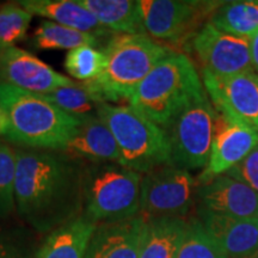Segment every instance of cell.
Here are the masks:
<instances>
[{
	"mask_svg": "<svg viewBox=\"0 0 258 258\" xmlns=\"http://www.w3.org/2000/svg\"><path fill=\"white\" fill-rule=\"evenodd\" d=\"M16 157V211L32 230L48 234L83 214L82 161L59 151L24 147Z\"/></svg>",
	"mask_w": 258,
	"mask_h": 258,
	"instance_id": "cell-1",
	"label": "cell"
},
{
	"mask_svg": "<svg viewBox=\"0 0 258 258\" xmlns=\"http://www.w3.org/2000/svg\"><path fill=\"white\" fill-rule=\"evenodd\" d=\"M0 108L9 120L6 140L21 147L63 152L82 121L43 95L0 84Z\"/></svg>",
	"mask_w": 258,
	"mask_h": 258,
	"instance_id": "cell-2",
	"label": "cell"
},
{
	"mask_svg": "<svg viewBox=\"0 0 258 258\" xmlns=\"http://www.w3.org/2000/svg\"><path fill=\"white\" fill-rule=\"evenodd\" d=\"M207 96L202 79L188 55L165 57L138 85L129 105L166 129L186 106Z\"/></svg>",
	"mask_w": 258,
	"mask_h": 258,
	"instance_id": "cell-3",
	"label": "cell"
},
{
	"mask_svg": "<svg viewBox=\"0 0 258 258\" xmlns=\"http://www.w3.org/2000/svg\"><path fill=\"white\" fill-rule=\"evenodd\" d=\"M108 64L99 78L85 83L99 103L132 98L135 89L165 57L177 53L148 35L115 34L102 49Z\"/></svg>",
	"mask_w": 258,
	"mask_h": 258,
	"instance_id": "cell-4",
	"label": "cell"
},
{
	"mask_svg": "<svg viewBox=\"0 0 258 258\" xmlns=\"http://www.w3.org/2000/svg\"><path fill=\"white\" fill-rule=\"evenodd\" d=\"M99 118L108 125L118 145L121 165L147 173L171 161L165 129L148 120L131 105L99 103Z\"/></svg>",
	"mask_w": 258,
	"mask_h": 258,
	"instance_id": "cell-5",
	"label": "cell"
},
{
	"mask_svg": "<svg viewBox=\"0 0 258 258\" xmlns=\"http://www.w3.org/2000/svg\"><path fill=\"white\" fill-rule=\"evenodd\" d=\"M143 175L115 163H90L84 170V214L96 224L141 214Z\"/></svg>",
	"mask_w": 258,
	"mask_h": 258,
	"instance_id": "cell-6",
	"label": "cell"
},
{
	"mask_svg": "<svg viewBox=\"0 0 258 258\" xmlns=\"http://www.w3.org/2000/svg\"><path fill=\"white\" fill-rule=\"evenodd\" d=\"M218 112L208 95L183 110L165 129L171 147V165L186 171L208 164Z\"/></svg>",
	"mask_w": 258,
	"mask_h": 258,
	"instance_id": "cell-7",
	"label": "cell"
},
{
	"mask_svg": "<svg viewBox=\"0 0 258 258\" xmlns=\"http://www.w3.org/2000/svg\"><path fill=\"white\" fill-rule=\"evenodd\" d=\"M224 2L199 0H139L145 29L153 40L188 43Z\"/></svg>",
	"mask_w": 258,
	"mask_h": 258,
	"instance_id": "cell-8",
	"label": "cell"
},
{
	"mask_svg": "<svg viewBox=\"0 0 258 258\" xmlns=\"http://www.w3.org/2000/svg\"><path fill=\"white\" fill-rule=\"evenodd\" d=\"M199 180L189 171L171 164L145 173L141 182V215L184 218L195 202Z\"/></svg>",
	"mask_w": 258,
	"mask_h": 258,
	"instance_id": "cell-9",
	"label": "cell"
},
{
	"mask_svg": "<svg viewBox=\"0 0 258 258\" xmlns=\"http://www.w3.org/2000/svg\"><path fill=\"white\" fill-rule=\"evenodd\" d=\"M190 50L202 70L219 77L254 71L251 60L250 38L221 31L207 22L189 42Z\"/></svg>",
	"mask_w": 258,
	"mask_h": 258,
	"instance_id": "cell-10",
	"label": "cell"
},
{
	"mask_svg": "<svg viewBox=\"0 0 258 258\" xmlns=\"http://www.w3.org/2000/svg\"><path fill=\"white\" fill-rule=\"evenodd\" d=\"M201 71L203 86L218 114L244 122L258 132V74L251 71L219 77Z\"/></svg>",
	"mask_w": 258,
	"mask_h": 258,
	"instance_id": "cell-11",
	"label": "cell"
},
{
	"mask_svg": "<svg viewBox=\"0 0 258 258\" xmlns=\"http://www.w3.org/2000/svg\"><path fill=\"white\" fill-rule=\"evenodd\" d=\"M29 51L18 47L0 50V84L24 91L47 95L57 89L77 85Z\"/></svg>",
	"mask_w": 258,
	"mask_h": 258,
	"instance_id": "cell-12",
	"label": "cell"
},
{
	"mask_svg": "<svg viewBox=\"0 0 258 258\" xmlns=\"http://www.w3.org/2000/svg\"><path fill=\"white\" fill-rule=\"evenodd\" d=\"M258 145V132L244 122L218 114L207 166L199 176V184L225 175L241 163Z\"/></svg>",
	"mask_w": 258,
	"mask_h": 258,
	"instance_id": "cell-13",
	"label": "cell"
},
{
	"mask_svg": "<svg viewBox=\"0 0 258 258\" xmlns=\"http://www.w3.org/2000/svg\"><path fill=\"white\" fill-rule=\"evenodd\" d=\"M199 208L237 219H258V192L227 175L199 184Z\"/></svg>",
	"mask_w": 258,
	"mask_h": 258,
	"instance_id": "cell-14",
	"label": "cell"
},
{
	"mask_svg": "<svg viewBox=\"0 0 258 258\" xmlns=\"http://www.w3.org/2000/svg\"><path fill=\"white\" fill-rule=\"evenodd\" d=\"M199 220L227 258H247L258 250V219H237L198 208Z\"/></svg>",
	"mask_w": 258,
	"mask_h": 258,
	"instance_id": "cell-15",
	"label": "cell"
},
{
	"mask_svg": "<svg viewBox=\"0 0 258 258\" xmlns=\"http://www.w3.org/2000/svg\"><path fill=\"white\" fill-rule=\"evenodd\" d=\"M146 219L143 215L97 225L85 258H139Z\"/></svg>",
	"mask_w": 258,
	"mask_h": 258,
	"instance_id": "cell-16",
	"label": "cell"
},
{
	"mask_svg": "<svg viewBox=\"0 0 258 258\" xmlns=\"http://www.w3.org/2000/svg\"><path fill=\"white\" fill-rule=\"evenodd\" d=\"M18 4L32 16H40L47 21L98 38H110L115 35L103 27L91 12L74 0H22Z\"/></svg>",
	"mask_w": 258,
	"mask_h": 258,
	"instance_id": "cell-17",
	"label": "cell"
},
{
	"mask_svg": "<svg viewBox=\"0 0 258 258\" xmlns=\"http://www.w3.org/2000/svg\"><path fill=\"white\" fill-rule=\"evenodd\" d=\"M64 153L90 163L121 164V153L114 135L99 116L83 121Z\"/></svg>",
	"mask_w": 258,
	"mask_h": 258,
	"instance_id": "cell-18",
	"label": "cell"
},
{
	"mask_svg": "<svg viewBox=\"0 0 258 258\" xmlns=\"http://www.w3.org/2000/svg\"><path fill=\"white\" fill-rule=\"evenodd\" d=\"M97 225L85 214L47 234L35 258H85L86 249Z\"/></svg>",
	"mask_w": 258,
	"mask_h": 258,
	"instance_id": "cell-19",
	"label": "cell"
},
{
	"mask_svg": "<svg viewBox=\"0 0 258 258\" xmlns=\"http://www.w3.org/2000/svg\"><path fill=\"white\" fill-rule=\"evenodd\" d=\"M186 227L188 221L184 218L146 219L139 258H175Z\"/></svg>",
	"mask_w": 258,
	"mask_h": 258,
	"instance_id": "cell-20",
	"label": "cell"
},
{
	"mask_svg": "<svg viewBox=\"0 0 258 258\" xmlns=\"http://www.w3.org/2000/svg\"><path fill=\"white\" fill-rule=\"evenodd\" d=\"M114 34L147 35L138 2L133 0H77Z\"/></svg>",
	"mask_w": 258,
	"mask_h": 258,
	"instance_id": "cell-21",
	"label": "cell"
},
{
	"mask_svg": "<svg viewBox=\"0 0 258 258\" xmlns=\"http://www.w3.org/2000/svg\"><path fill=\"white\" fill-rule=\"evenodd\" d=\"M209 22L227 34L251 38L258 31V2L224 3Z\"/></svg>",
	"mask_w": 258,
	"mask_h": 258,
	"instance_id": "cell-22",
	"label": "cell"
},
{
	"mask_svg": "<svg viewBox=\"0 0 258 258\" xmlns=\"http://www.w3.org/2000/svg\"><path fill=\"white\" fill-rule=\"evenodd\" d=\"M101 43L98 37L74 29L63 27L50 21H42L35 29L32 44L37 49H69L82 46L97 48Z\"/></svg>",
	"mask_w": 258,
	"mask_h": 258,
	"instance_id": "cell-23",
	"label": "cell"
},
{
	"mask_svg": "<svg viewBox=\"0 0 258 258\" xmlns=\"http://www.w3.org/2000/svg\"><path fill=\"white\" fill-rule=\"evenodd\" d=\"M43 96L53 104L59 106L61 110L82 122L98 116L99 102L88 89L85 83L57 89Z\"/></svg>",
	"mask_w": 258,
	"mask_h": 258,
	"instance_id": "cell-24",
	"label": "cell"
},
{
	"mask_svg": "<svg viewBox=\"0 0 258 258\" xmlns=\"http://www.w3.org/2000/svg\"><path fill=\"white\" fill-rule=\"evenodd\" d=\"M64 70L79 83L92 82L106 70L108 59L102 49L82 46L69 50L64 57Z\"/></svg>",
	"mask_w": 258,
	"mask_h": 258,
	"instance_id": "cell-25",
	"label": "cell"
},
{
	"mask_svg": "<svg viewBox=\"0 0 258 258\" xmlns=\"http://www.w3.org/2000/svg\"><path fill=\"white\" fill-rule=\"evenodd\" d=\"M31 227L0 220V258H35L38 246Z\"/></svg>",
	"mask_w": 258,
	"mask_h": 258,
	"instance_id": "cell-26",
	"label": "cell"
},
{
	"mask_svg": "<svg viewBox=\"0 0 258 258\" xmlns=\"http://www.w3.org/2000/svg\"><path fill=\"white\" fill-rule=\"evenodd\" d=\"M32 15L17 3H8L0 8V50L16 47L27 37Z\"/></svg>",
	"mask_w": 258,
	"mask_h": 258,
	"instance_id": "cell-27",
	"label": "cell"
},
{
	"mask_svg": "<svg viewBox=\"0 0 258 258\" xmlns=\"http://www.w3.org/2000/svg\"><path fill=\"white\" fill-rule=\"evenodd\" d=\"M175 258H227L207 233L199 218L188 221V227Z\"/></svg>",
	"mask_w": 258,
	"mask_h": 258,
	"instance_id": "cell-28",
	"label": "cell"
},
{
	"mask_svg": "<svg viewBox=\"0 0 258 258\" xmlns=\"http://www.w3.org/2000/svg\"><path fill=\"white\" fill-rule=\"evenodd\" d=\"M16 150L0 140V220L8 219L16 209Z\"/></svg>",
	"mask_w": 258,
	"mask_h": 258,
	"instance_id": "cell-29",
	"label": "cell"
},
{
	"mask_svg": "<svg viewBox=\"0 0 258 258\" xmlns=\"http://www.w3.org/2000/svg\"><path fill=\"white\" fill-rule=\"evenodd\" d=\"M225 175L240 180L258 192V145L241 163Z\"/></svg>",
	"mask_w": 258,
	"mask_h": 258,
	"instance_id": "cell-30",
	"label": "cell"
},
{
	"mask_svg": "<svg viewBox=\"0 0 258 258\" xmlns=\"http://www.w3.org/2000/svg\"><path fill=\"white\" fill-rule=\"evenodd\" d=\"M251 42V60L254 71L258 72V31L250 38Z\"/></svg>",
	"mask_w": 258,
	"mask_h": 258,
	"instance_id": "cell-31",
	"label": "cell"
},
{
	"mask_svg": "<svg viewBox=\"0 0 258 258\" xmlns=\"http://www.w3.org/2000/svg\"><path fill=\"white\" fill-rule=\"evenodd\" d=\"M9 132V120L6 117V114L0 108V137H6Z\"/></svg>",
	"mask_w": 258,
	"mask_h": 258,
	"instance_id": "cell-32",
	"label": "cell"
},
{
	"mask_svg": "<svg viewBox=\"0 0 258 258\" xmlns=\"http://www.w3.org/2000/svg\"><path fill=\"white\" fill-rule=\"evenodd\" d=\"M247 258H258V250L256 251V252H254V253H252V254H251V256L250 257H247Z\"/></svg>",
	"mask_w": 258,
	"mask_h": 258,
	"instance_id": "cell-33",
	"label": "cell"
}]
</instances>
